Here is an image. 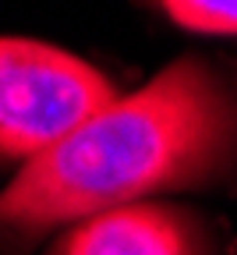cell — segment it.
Instances as JSON below:
<instances>
[{
	"instance_id": "obj_1",
	"label": "cell",
	"mask_w": 237,
	"mask_h": 255,
	"mask_svg": "<svg viewBox=\"0 0 237 255\" xmlns=\"http://www.w3.org/2000/svg\"><path fill=\"white\" fill-rule=\"evenodd\" d=\"M234 124V92L216 64L174 60L18 170L0 191V255H21L64 223L134 206L152 191L223 181Z\"/></svg>"
},
{
	"instance_id": "obj_2",
	"label": "cell",
	"mask_w": 237,
	"mask_h": 255,
	"mask_svg": "<svg viewBox=\"0 0 237 255\" xmlns=\"http://www.w3.org/2000/svg\"><path fill=\"white\" fill-rule=\"evenodd\" d=\"M117 100L82 57L0 36V156L36 159Z\"/></svg>"
},
{
	"instance_id": "obj_3",
	"label": "cell",
	"mask_w": 237,
	"mask_h": 255,
	"mask_svg": "<svg viewBox=\"0 0 237 255\" xmlns=\"http://www.w3.org/2000/svg\"><path fill=\"white\" fill-rule=\"evenodd\" d=\"M53 255H209V241L184 209L134 202L75 223Z\"/></svg>"
},
{
	"instance_id": "obj_4",
	"label": "cell",
	"mask_w": 237,
	"mask_h": 255,
	"mask_svg": "<svg viewBox=\"0 0 237 255\" xmlns=\"http://www.w3.org/2000/svg\"><path fill=\"white\" fill-rule=\"evenodd\" d=\"M163 11L198 36H237V0H170Z\"/></svg>"
}]
</instances>
